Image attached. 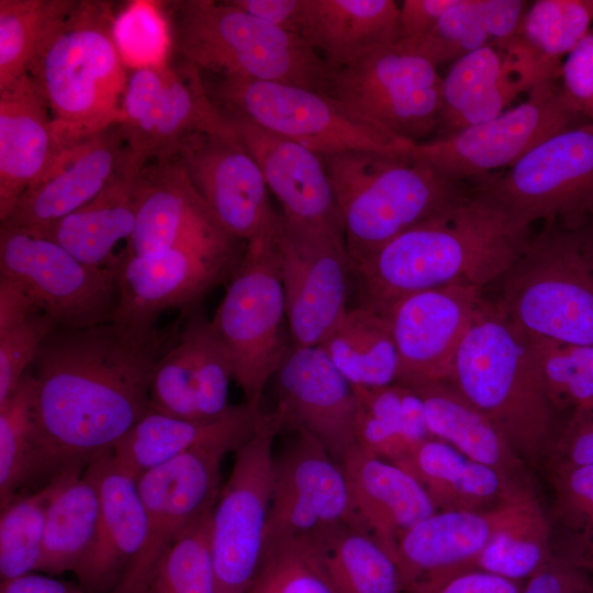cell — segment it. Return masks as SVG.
<instances>
[{
  "instance_id": "obj_28",
  "label": "cell",
  "mask_w": 593,
  "mask_h": 593,
  "mask_svg": "<svg viewBox=\"0 0 593 593\" xmlns=\"http://www.w3.org/2000/svg\"><path fill=\"white\" fill-rule=\"evenodd\" d=\"M134 199L136 215L125 251L128 255L161 250L223 231L175 157L144 165L135 178Z\"/></svg>"
},
{
  "instance_id": "obj_54",
  "label": "cell",
  "mask_w": 593,
  "mask_h": 593,
  "mask_svg": "<svg viewBox=\"0 0 593 593\" xmlns=\"http://www.w3.org/2000/svg\"><path fill=\"white\" fill-rule=\"evenodd\" d=\"M521 593H593V578L562 555L528 578Z\"/></svg>"
},
{
  "instance_id": "obj_21",
  "label": "cell",
  "mask_w": 593,
  "mask_h": 593,
  "mask_svg": "<svg viewBox=\"0 0 593 593\" xmlns=\"http://www.w3.org/2000/svg\"><path fill=\"white\" fill-rule=\"evenodd\" d=\"M282 429H304L337 461L356 446L353 385L320 346H290L275 376Z\"/></svg>"
},
{
  "instance_id": "obj_26",
  "label": "cell",
  "mask_w": 593,
  "mask_h": 593,
  "mask_svg": "<svg viewBox=\"0 0 593 593\" xmlns=\"http://www.w3.org/2000/svg\"><path fill=\"white\" fill-rule=\"evenodd\" d=\"M505 514V494L482 511H437L399 540L394 559L406 593L454 571L470 569Z\"/></svg>"
},
{
  "instance_id": "obj_9",
  "label": "cell",
  "mask_w": 593,
  "mask_h": 593,
  "mask_svg": "<svg viewBox=\"0 0 593 593\" xmlns=\"http://www.w3.org/2000/svg\"><path fill=\"white\" fill-rule=\"evenodd\" d=\"M209 93L224 113L244 118L321 156L350 150L401 154L415 144L366 123L329 94L300 86L221 78Z\"/></svg>"
},
{
  "instance_id": "obj_47",
  "label": "cell",
  "mask_w": 593,
  "mask_h": 593,
  "mask_svg": "<svg viewBox=\"0 0 593 593\" xmlns=\"http://www.w3.org/2000/svg\"><path fill=\"white\" fill-rule=\"evenodd\" d=\"M246 593H339L317 545L292 541L265 552Z\"/></svg>"
},
{
  "instance_id": "obj_56",
  "label": "cell",
  "mask_w": 593,
  "mask_h": 593,
  "mask_svg": "<svg viewBox=\"0 0 593 593\" xmlns=\"http://www.w3.org/2000/svg\"><path fill=\"white\" fill-rule=\"evenodd\" d=\"M458 0H404L399 10V42L426 35Z\"/></svg>"
},
{
  "instance_id": "obj_12",
  "label": "cell",
  "mask_w": 593,
  "mask_h": 593,
  "mask_svg": "<svg viewBox=\"0 0 593 593\" xmlns=\"http://www.w3.org/2000/svg\"><path fill=\"white\" fill-rule=\"evenodd\" d=\"M441 83L437 66L395 43L332 69L327 94L366 123L418 143L437 128Z\"/></svg>"
},
{
  "instance_id": "obj_33",
  "label": "cell",
  "mask_w": 593,
  "mask_h": 593,
  "mask_svg": "<svg viewBox=\"0 0 593 593\" xmlns=\"http://www.w3.org/2000/svg\"><path fill=\"white\" fill-rule=\"evenodd\" d=\"M591 27L589 0H537L527 7L516 33L495 46L506 53L532 90L560 79L564 58Z\"/></svg>"
},
{
  "instance_id": "obj_34",
  "label": "cell",
  "mask_w": 593,
  "mask_h": 593,
  "mask_svg": "<svg viewBox=\"0 0 593 593\" xmlns=\"http://www.w3.org/2000/svg\"><path fill=\"white\" fill-rule=\"evenodd\" d=\"M399 467L419 482L437 511L491 508L517 481L508 480L437 438L414 446Z\"/></svg>"
},
{
  "instance_id": "obj_16",
  "label": "cell",
  "mask_w": 593,
  "mask_h": 593,
  "mask_svg": "<svg viewBox=\"0 0 593 593\" xmlns=\"http://www.w3.org/2000/svg\"><path fill=\"white\" fill-rule=\"evenodd\" d=\"M239 447L230 441L198 446L138 477L146 538L111 593L145 592L166 551L213 512L222 489L221 461Z\"/></svg>"
},
{
  "instance_id": "obj_5",
  "label": "cell",
  "mask_w": 593,
  "mask_h": 593,
  "mask_svg": "<svg viewBox=\"0 0 593 593\" xmlns=\"http://www.w3.org/2000/svg\"><path fill=\"white\" fill-rule=\"evenodd\" d=\"M172 47L182 59L221 78L276 81L327 94L332 68L300 35L226 1L169 4Z\"/></svg>"
},
{
  "instance_id": "obj_59",
  "label": "cell",
  "mask_w": 593,
  "mask_h": 593,
  "mask_svg": "<svg viewBox=\"0 0 593 593\" xmlns=\"http://www.w3.org/2000/svg\"><path fill=\"white\" fill-rule=\"evenodd\" d=\"M561 555L584 569L593 578V539L581 545L569 546Z\"/></svg>"
},
{
  "instance_id": "obj_11",
  "label": "cell",
  "mask_w": 593,
  "mask_h": 593,
  "mask_svg": "<svg viewBox=\"0 0 593 593\" xmlns=\"http://www.w3.org/2000/svg\"><path fill=\"white\" fill-rule=\"evenodd\" d=\"M223 231L202 234L143 255L120 256L118 303L111 321L142 329L156 327L167 310L199 305L231 279L245 247Z\"/></svg>"
},
{
  "instance_id": "obj_29",
  "label": "cell",
  "mask_w": 593,
  "mask_h": 593,
  "mask_svg": "<svg viewBox=\"0 0 593 593\" xmlns=\"http://www.w3.org/2000/svg\"><path fill=\"white\" fill-rule=\"evenodd\" d=\"M264 413L245 402L213 421H191L155 411L139 419L113 447L118 465L136 480L144 472L206 444L242 446L257 430Z\"/></svg>"
},
{
  "instance_id": "obj_39",
  "label": "cell",
  "mask_w": 593,
  "mask_h": 593,
  "mask_svg": "<svg viewBox=\"0 0 593 593\" xmlns=\"http://www.w3.org/2000/svg\"><path fill=\"white\" fill-rule=\"evenodd\" d=\"M320 347L355 387L396 382L399 356L385 315L371 305L349 307Z\"/></svg>"
},
{
  "instance_id": "obj_24",
  "label": "cell",
  "mask_w": 593,
  "mask_h": 593,
  "mask_svg": "<svg viewBox=\"0 0 593 593\" xmlns=\"http://www.w3.org/2000/svg\"><path fill=\"white\" fill-rule=\"evenodd\" d=\"M256 160L288 221L343 230L334 190L321 155L264 130L248 120L225 113Z\"/></svg>"
},
{
  "instance_id": "obj_36",
  "label": "cell",
  "mask_w": 593,
  "mask_h": 593,
  "mask_svg": "<svg viewBox=\"0 0 593 593\" xmlns=\"http://www.w3.org/2000/svg\"><path fill=\"white\" fill-rule=\"evenodd\" d=\"M551 523L528 478L514 481L505 494V514L471 568L522 582L553 557Z\"/></svg>"
},
{
  "instance_id": "obj_61",
  "label": "cell",
  "mask_w": 593,
  "mask_h": 593,
  "mask_svg": "<svg viewBox=\"0 0 593 593\" xmlns=\"http://www.w3.org/2000/svg\"><path fill=\"white\" fill-rule=\"evenodd\" d=\"M589 2H590L591 11H592V27H591V31L593 32V0H589Z\"/></svg>"
},
{
  "instance_id": "obj_45",
  "label": "cell",
  "mask_w": 593,
  "mask_h": 593,
  "mask_svg": "<svg viewBox=\"0 0 593 593\" xmlns=\"http://www.w3.org/2000/svg\"><path fill=\"white\" fill-rule=\"evenodd\" d=\"M526 336L534 365L553 409L571 412L593 409V345Z\"/></svg>"
},
{
  "instance_id": "obj_22",
  "label": "cell",
  "mask_w": 593,
  "mask_h": 593,
  "mask_svg": "<svg viewBox=\"0 0 593 593\" xmlns=\"http://www.w3.org/2000/svg\"><path fill=\"white\" fill-rule=\"evenodd\" d=\"M127 147L120 124L69 144L18 199L2 226L35 234L91 201L120 169Z\"/></svg>"
},
{
  "instance_id": "obj_57",
  "label": "cell",
  "mask_w": 593,
  "mask_h": 593,
  "mask_svg": "<svg viewBox=\"0 0 593 593\" xmlns=\"http://www.w3.org/2000/svg\"><path fill=\"white\" fill-rule=\"evenodd\" d=\"M234 7L299 35L304 0H227Z\"/></svg>"
},
{
  "instance_id": "obj_35",
  "label": "cell",
  "mask_w": 593,
  "mask_h": 593,
  "mask_svg": "<svg viewBox=\"0 0 593 593\" xmlns=\"http://www.w3.org/2000/svg\"><path fill=\"white\" fill-rule=\"evenodd\" d=\"M412 388L423 400L427 425L440 439L508 480L527 478L526 463L501 430L449 382Z\"/></svg>"
},
{
  "instance_id": "obj_13",
  "label": "cell",
  "mask_w": 593,
  "mask_h": 593,
  "mask_svg": "<svg viewBox=\"0 0 593 593\" xmlns=\"http://www.w3.org/2000/svg\"><path fill=\"white\" fill-rule=\"evenodd\" d=\"M272 244L290 346H320L349 309L355 275L344 231L303 225L278 214Z\"/></svg>"
},
{
  "instance_id": "obj_37",
  "label": "cell",
  "mask_w": 593,
  "mask_h": 593,
  "mask_svg": "<svg viewBox=\"0 0 593 593\" xmlns=\"http://www.w3.org/2000/svg\"><path fill=\"white\" fill-rule=\"evenodd\" d=\"M527 7L522 0H458L426 35L398 44L435 66L454 63L483 46L508 41Z\"/></svg>"
},
{
  "instance_id": "obj_60",
  "label": "cell",
  "mask_w": 593,
  "mask_h": 593,
  "mask_svg": "<svg viewBox=\"0 0 593 593\" xmlns=\"http://www.w3.org/2000/svg\"><path fill=\"white\" fill-rule=\"evenodd\" d=\"M588 223H589V225L591 226V228L593 230V212H592L591 215L589 216Z\"/></svg>"
},
{
  "instance_id": "obj_7",
  "label": "cell",
  "mask_w": 593,
  "mask_h": 593,
  "mask_svg": "<svg viewBox=\"0 0 593 593\" xmlns=\"http://www.w3.org/2000/svg\"><path fill=\"white\" fill-rule=\"evenodd\" d=\"M496 305L526 335L593 345V230L544 225L501 279Z\"/></svg>"
},
{
  "instance_id": "obj_2",
  "label": "cell",
  "mask_w": 593,
  "mask_h": 593,
  "mask_svg": "<svg viewBox=\"0 0 593 593\" xmlns=\"http://www.w3.org/2000/svg\"><path fill=\"white\" fill-rule=\"evenodd\" d=\"M529 226L469 190L459 201L354 262L361 302L383 311L406 295L501 280L529 240Z\"/></svg>"
},
{
  "instance_id": "obj_58",
  "label": "cell",
  "mask_w": 593,
  "mask_h": 593,
  "mask_svg": "<svg viewBox=\"0 0 593 593\" xmlns=\"http://www.w3.org/2000/svg\"><path fill=\"white\" fill-rule=\"evenodd\" d=\"M0 593H87L80 586L49 577L25 574L1 581Z\"/></svg>"
},
{
  "instance_id": "obj_1",
  "label": "cell",
  "mask_w": 593,
  "mask_h": 593,
  "mask_svg": "<svg viewBox=\"0 0 593 593\" xmlns=\"http://www.w3.org/2000/svg\"><path fill=\"white\" fill-rule=\"evenodd\" d=\"M177 335V326L142 329L114 321L57 326L48 335L31 370L35 432L49 477L112 451L153 411V372Z\"/></svg>"
},
{
  "instance_id": "obj_48",
  "label": "cell",
  "mask_w": 593,
  "mask_h": 593,
  "mask_svg": "<svg viewBox=\"0 0 593 593\" xmlns=\"http://www.w3.org/2000/svg\"><path fill=\"white\" fill-rule=\"evenodd\" d=\"M194 342L187 317L174 344L158 359L149 387L153 411L200 421L195 404Z\"/></svg>"
},
{
  "instance_id": "obj_51",
  "label": "cell",
  "mask_w": 593,
  "mask_h": 593,
  "mask_svg": "<svg viewBox=\"0 0 593 593\" xmlns=\"http://www.w3.org/2000/svg\"><path fill=\"white\" fill-rule=\"evenodd\" d=\"M553 516L570 537L569 546L593 539V466L550 469Z\"/></svg>"
},
{
  "instance_id": "obj_52",
  "label": "cell",
  "mask_w": 593,
  "mask_h": 593,
  "mask_svg": "<svg viewBox=\"0 0 593 593\" xmlns=\"http://www.w3.org/2000/svg\"><path fill=\"white\" fill-rule=\"evenodd\" d=\"M549 468L593 466V409L571 412L547 454Z\"/></svg>"
},
{
  "instance_id": "obj_38",
  "label": "cell",
  "mask_w": 593,
  "mask_h": 593,
  "mask_svg": "<svg viewBox=\"0 0 593 593\" xmlns=\"http://www.w3.org/2000/svg\"><path fill=\"white\" fill-rule=\"evenodd\" d=\"M195 133L237 134L228 116L212 100L201 70L184 59L180 65L166 63L149 160L172 158L180 143Z\"/></svg>"
},
{
  "instance_id": "obj_4",
  "label": "cell",
  "mask_w": 593,
  "mask_h": 593,
  "mask_svg": "<svg viewBox=\"0 0 593 593\" xmlns=\"http://www.w3.org/2000/svg\"><path fill=\"white\" fill-rule=\"evenodd\" d=\"M110 3L78 1L27 69L68 142L119 125L128 79Z\"/></svg>"
},
{
  "instance_id": "obj_15",
  "label": "cell",
  "mask_w": 593,
  "mask_h": 593,
  "mask_svg": "<svg viewBox=\"0 0 593 593\" xmlns=\"http://www.w3.org/2000/svg\"><path fill=\"white\" fill-rule=\"evenodd\" d=\"M282 429L272 411L235 451L211 516V556L217 593H246L262 559L273 481V440Z\"/></svg>"
},
{
  "instance_id": "obj_19",
  "label": "cell",
  "mask_w": 593,
  "mask_h": 593,
  "mask_svg": "<svg viewBox=\"0 0 593 593\" xmlns=\"http://www.w3.org/2000/svg\"><path fill=\"white\" fill-rule=\"evenodd\" d=\"M174 157L227 235L247 243L275 224L264 176L238 134H192Z\"/></svg>"
},
{
  "instance_id": "obj_10",
  "label": "cell",
  "mask_w": 593,
  "mask_h": 593,
  "mask_svg": "<svg viewBox=\"0 0 593 593\" xmlns=\"http://www.w3.org/2000/svg\"><path fill=\"white\" fill-rule=\"evenodd\" d=\"M472 190L526 226H583L593 212V123L547 138L504 171L475 180Z\"/></svg>"
},
{
  "instance_id": "obj_41",
  "label": "cell",
  "mask_w": 593,
  "mask_h": 593,
  "mask_svg": "<svg viewBox=\"0 0 593 593\" xmlns=\"http://www.w3.org/2000/svg\"><path fill=\"white\" fill-rule=\"evenodd\" d=\"M36 382L31 367L0 405V507L8 506L19 491L47 474L34 423Z\"/></svg>"
},
{
  "instance_id": "obj_49",
  "label": "cell",
  "mask_w": 593,
  "mask_h": 593,
  "mask_svg": "<svg viewBox=\"0 0 593 593\" xmlns=\"http://www.w3.org/2000/svg\"><path fill=\"white\" fill-rule=\"evenodd\" d=\"M194 342L195 404L200 421H213L231 407L228 385L233 379L228 357L199 305L183 311Z\"/></svg>"
},
{
  "instance_id": "obj_6",
  "label": "cell",
  "mask_w": 593,
  "mask_h": 593,
  "mask_svg": "<svg viewBox=\"0 0 593 593\" xmlns=\"http://www.w3.org/2000/svg\"><path fill=\"white\" fill-rule=\"evenodd\" d=\"M353 264L467 194L410 152L322 156Z\"/></svg>"
},
{
  "instance_id": "obj_53",
  "label": "cell",
  "mask_w": 593,
  "mask_h": 593,
  "mask_svg": "<svg viewBox=\"0 0 593 593\" xmlns=\"http://www.w3.org/2000/svg\"><path fill=\"white\" fill-rule=\"evenodd\" d=\"M561 89L575 110L593 123V32L590 31L564 58Z\"/></svg>"
},
{
  "instance_id": "obj_50",
  "label": "cell",
  "mask_w": 593,
  "mask_h": 593,
  "mask_svg": "<svg viewBox=\"0 0 593 593\" xmlns=\"http://www.w3.org/2000/svg\"><path fill=\"white\" fill-rule=\"evenodd\" d=\"M56 327L54 320L36 307L0 316V405L16 388Z\"/></svg>"
},
{
  "instance_id": "obj_17",
  "label": "cell",
  "mask_w": 593,
  "mask_h": 593,
  "mask_svg": "<svg viewBox=\"0 0 593 593\" xmlns=\"http://www.w3.org/2000/svg\"><path fill=\"white\" fill-rule=\"evenodd\" d=\"M118 270L87 266L49 239L0 226V277L18 284L57 326L110 322L118 303Z\"/></svg>"
},
{
  "instance_id": "obj_25",
  "label": "cell",
  "mask_w": 593,
  "mask_h": 593,
  "mask_svg": "<svg viewBox=\"0 0 593 593\" xmlns=\"http://www.w3.org/2000/svg\"><path fill=\"white\" fill-rule=\"evenodd\" d=\"M69 144L57 131L27 74L0 90L1 222Z\"/></svg>"
},
{
  "instance_id": "obj_14",
  "label": "cell",
  "mask_w": 593,
  "mask_h": 593,
  "mask_svg": "<svg viewBox=\"0 0 593 593\" xmlns=\"http://www.w3.org/2000/svg\"><path fill=\"white\" fill-rule=\"evenodd\" d=\"M585 122L561 86L549 81L497 116L454 135L415 143L410 154L448 181H475L513 166L541 142Z\"/></svg>"
},
{
  "instance_id": "obj_40",
  "label": "cell",
  "mask_w": 593,
  "mask_h": 593,
  "mask_svg": "<svg viewBox=\"0 0 593 593\" xmlns=\"http://www.w3.org/2000/svg\"><path fill=\"white\" fill-rule=\"evenodd\" d=\"M98 517V489L85 469L48 507L37 570L52 574L74 571L93 539Z\"/></svg>"
},
{
  "instance_id": "obj_30",
  "label": "cell",
  "mask_w": 593,
  "mask_h": 593,
  "mask_svg": "<svg viewBox=\"0 0 593 593\" xmlns=\"http://www.w3.org/2000/svg\"><path fill=\"white\" fill-rule=\"evenodd\" d=\"M144 166L128 155L108 184L91 201L56 221L46 228L30 234L49 239L82 264L93 268L118 267L120 257L112 250L119 240L131 237L136 206L134 182Z\"/></svg>"
},
{
  "instance_id": "obj_44",
  "label": "cell",
  "mask_w": 593,
  "mask_h": 593,
  "mask_svg": "<svg viewBox=\"0 0 593 593\" xmlns=\"http://www.w3.org/2000/svg\"><path fill=\"white\" fill-rule=\"evenodd\" d=\"M77 0H0V90L27 74Z\"/></svg>"
},
{
  "instance_id": "obj_18",
  "label": "cell",
  "mask_w": 593,
  "mask_h": 593,
  "mask_svg": "<svg viewBox=\"0 0 593 593\" xmlns=\"http://www.w3.org/2000/svg\"><path fill=\"white\" fill-rule=\"evenodd\" d=\"M293 432V437L275 456L262 556L292 541L320 546L340 528L355 525L340 463L310 433Z\"/></svg>"
},
{
  "instance_id": "obj_27",
  "label": "cell",
  "mask_w": 593,
  "mask_h": 593,
  "mask_svg": "<svg viewBox=\"0 0 593 593\" xmlns=\"http://www.w3.org/2000/svg\"><path fill=\"white\" fill-rule=\"evenodd\" d=\"M339 463L347 479L355 525L371 534L394 558L400 538L437 512L434 503L411 473L357 445Z\"/></svg>"
},
{
  "instance_id": "obj_42",
  "label": "cell",
  "mask_w": 593,
  "mask_h": 593,
  "mask_svg": "<svg viewBox=\"0 0 593 593\" xmlns=\"http://www.w3.org/2000/svg\"><path fill=\"white\" fill-rule=\"evenodd\" d=\"M85 465L69 466L36 492L16 497L1 510L0 577L11 580L37 570L48 507L55 496L85 470Z\"/></svg>"
},
{
  "instance_id": "obj_8",
  "label": "cell",
  "mask_w": 593,
  "mask_h": 593,
  "mask_svg": "<svg viewBox=\"0 0 593 593\" xmlns=\"http://www.w3.org/2000/svg\"><path fill=\"white\" fill-rule=\"evenodd\" d=\"M273 226L246 243L242 261L210 320L244 402L258 413L265 388L290 347L284 294L272 244Z\"/></svg>"
},
{
  "instance_id": "obj_46",
  "label": "cell",
  "mask_w": 593,
  "mask_h": 593,
  "mask_svg": "<svg viewBox=\"0 0 593 593\" xmlns=\"http://www.w3.org/2000/svg\"><path fill=\"white\" fill-rule=\"evenodd\" d=\"M211 516L166 551L144 593H217L210 545Z\"/></svg>"
},
{
  "instance_id": "obj_31",
  "label": "cell",
  "mask_w": 593,
  "mask_h": 593,
  "mask_svg": "<svg viewBox=\"0 0 593 593\" xmlns=\"http://www.w3.org/2000/svg\"><path fill=\"white\" fill-rule=\"evenodd\" d=\"M528 89L507 55L490 44L452 63L443 78L436 137L489 121Z\"/></svg>"
},
{
  "instance_id": "obj_3",
  "label": "cell",
  "mask_w": 593,
  "mask_h": 593,
  "mask_svg": "<svg viewBox=\"0 0 593 593\" xmlns=\"http://www.w3.org/2000/svg\"><path fill=\"white\" fill-rule=\"evenodd\" d=\"M480 410L530 466L547 457L553 412L528 339L496 305L483 298L456 353L448 381Z\"/></svg>"
},
{
  "instance_id": "obj_23",
  "label": "cell",
  "mask_w": 593,
  "mask_h": 593,
  "mask_svg": "<svg viewBox=\"0 0 593 593\" xmlns=\"http://www.w3.org/2000/svg\"><path fill=\"white\" fill-rule=\"evenodd\" d=\"M99 494V517L93 539L72 571L87 593L113 590L143 548L146 514L136 479L123 470L112 451L85 467Z\"/></svg>"
},
{
  "instance_id": "obj_32",
  "label": "cell",
  "mask_w": 593,
  "mask_h": 593,
  "mask_svg": "<svg viewBox=\"0 0 593 593\" xmlns=\"http://www.w3.org/2000/svg\"><path fill=\"white\" fill-rule=\"evenodd\" d=\"M399 10L392 0H304L299 35L336 69L398 43Z\"/></svg>"
},
{
  "instance_id": "obj_55",
  "label": "cell",
  "mask_w": 593,
  "mask_h": 593,
  "mask_svg": "<svg viewBox=\"0 0 593 593\" xmlns=\"http://www.w3.org/2000/svg\"><path fill=\"white\" fill-rule=\"evenodd\" d=\"M522 588V582L470 568L446 574L415 593H521Z\"/></svg>"
},
{
  "instance_id": "obj_20",
  "label": "cell",
  "mask_w": 593,
  "mask_h": 593,
  "mask_svg": "<svg viewBox=\"0 0 593 593\" xmlns=\"http://www.w3.org/2000/svg\"><path fill=\"white\" fill-rule=\"evenodd\" d=\"M482 291L472 284L451 283L406 295L380 311L398 350L395 383L417 387L448 381Z\"/></svg>"
},
{
  "instance_id": "obj_43",
  "label": "cell",
  "mask_w": 593,
  "mask_h": 593,
  "mask_svg": "<svg viewBox=\"0 0 593 593\" xmlns=\"http://www.w3.org/2000/svg\"><path fill=\"white\" fill-rule=\"evenodd\" d=\"M318 547L339 593H406L393 556L365 529L345 526Z\"/></svg>"
}]
</instances>
